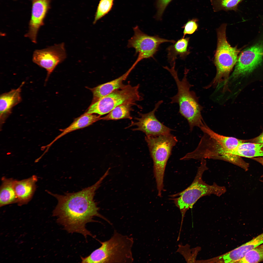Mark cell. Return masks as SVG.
Segmentation results:
<instances>
[{
  "mask_svg": "<svg viewBox=\"0 0 263 263\" xmlns=\"http://www.w3.org/2000/svg\"><path fill=\"white\" fill-rule=\"evenodd\" d=\"M108 175L105 172L94 185L77 192L61 195L47 191L57 200L53 216L57 217V222L65 230L69 233L81 234L85 238L88 235L93 237L85 227L87 223L96 222L93 219L95 216L109 222L99 213V208L94 200L96 191Z\"/></svg>",
  "mask_w": 263,
  "mask_h": 263,
  "instance_id": "cell-1",
  "label": "cell"
},
{
  "mask_svg": "<svg viewBox=\"0 0 263 263\" xmlns=\"http://www.w3.org/2000/svg\"><path fill=\"white\" fill-rule=\"evenodd\" d=\"M175 66L174 63L170 68L163 66L173 77L178 89L177 94L170 98V103L178 104L179 112L187 119L190 131H192L194 127L200 128L205 123L201 114V107L195 93L190 90L192 85L189 84L187 78L189 70L185 68L184 76L181 80L178 77L177 70L175 69Z\"/></svg>",
  "mask_w": 263,
  "mask_h": 263,
  "instance_id": "cell-2",
  "label": "cell"
},
{
  "mask_svg": "<svg viewBox=\"0 0 263 263\" xmlns=\"http://www.w3.org/2000/svg\"><path fill=\"white\" fill-rule=\"evenodd\" d=\"M101 246L85 257H81L84 263H131L133 261L132 237L115 231L110 239L101 242Z\"/></svg>",
  "mask_w": 263,
  "mask_h": 263,
  "instance_id": "cell-3",
  "label": "cell"
},
{
  "mask_svg": "<svg viewBox=\"0 0 263 263\" xmlns=\"http://www.w3.org/2000/svg\"><path fill=\"white\" fill-rule=\"evenodd\" d=\"M207 169L206 161L204 159L202 160L196 176L191 184L182 191L170 196V199L173 201L181 213L180 230L181 229L186 212L192 208L200 198L212 194L220 196L226 191V189L224 186H220L215 183L209 185L203 180V174Z\"/></svg>",
  "mask_w": 263,
  "mask_h": 263,
  "instance_id": "cell-4",
  "label": "cell"
},
{
  "mask_svg": "<svg viewBox=\"0 0 263 263\" xmlns=\"http://www.w3.org/2000/svg\"><path fill=\"white\" fill-rule=\"evenodd\" d=\"M226 26V23H223L217 29V46L214 58L217 71L211 84L215 87L222 85L224 89L227 86L230 73L237 61L240 51L236 47H231L227 41Z\"/></svg>",
  "mask_w": 263,
  "mask_h": 263,
  "instance_id": "cell-5",
  "label": "cell"
},
{
  "mask_svg": "<svg viewBox=\"0 0 263 263\" xmlns=\"http://www.w3.org/2000/svg\"><path fill=\"white\" fill-rule=\"evenodd\" d=\"M145 140L153 162V172L158 196H161L163 190L165 170L172 149L178 142L176 137L170 133L155 136H146Z\"/></svg>",
  "mask_w": 263,
  "mask_h": 263,
  "instance_id": "cell-6",
  "label": "cell"
},
{
  "mask_svg": "<svg viewBox=\"0 0 263 263\" xmlns=\"http://www.w3.org/2000/svg\"><path fill=\"white\" fill-rule=\"evenodd\" d=\"M139 84L132 86L129 84L116 90L92 103L85 114H97L102 115L109 113L120 105L131 103L142 100L139 91Z\"/></svg>",
  "mask_w": 263,
  "mask_h": 263,
  "instance_id": "cell-7",
  "label": "cell"
},
{
  "mask_svg": "<svg viewBox=\"0 0 263 263\" xmlns=\"http://www.w3.org/2000/svg\"><path fill=\"white\" fill-rule=\"evenodd\" d=\"M134 34L130 39L127 47L134 48L138 54L136 60L140 62L144 59L153 58L161 44L166 42L173 43L176 41L160 37L157 35L149 36L141 31L137 26L133 28Z\"/></svg>",
  "mask_w": 263,
  "mask_h": 263,
  "instance_id": "cell-8",
  "label": "cell"
},
{
  "mask_svg": "<svg viewBox=\"0 0 263 263\" xmlns=\"http://www.w3.org/2000/svg\"><path fill=\"white\" fill-rule=\"evenodd\" d=\"M240 54L230 78L234 80L250 74L261 63L263 56V38Z\"/></svg>",
  "mask_w": 263,
  "mask_h": 263,
  "instance_id": "cell-9",
  "label": "cell"
},
{
  "mask_svg": "<svg viewBox=\"0 0 263 263\" xmlns=\"http://www.w3.org/2000/svg\"><path fill=\"white\" fill-rule=\"evenodd\" d=\"M66 54L64 43H62L34 52L32 61L47 72L46 82L56 66L66 58Z\"/></svg>",
  "mask_w": 263,
  "mask_h": 263,
  "instance_id": "cell-10",
  "label": "cell"
},
{
  "mask_svg": "<svg viewBox=\"0 0 263 263\" xmlns=\"http://www.w3.org/2000/svg\"><path fill=\"white\" fill-rule=\"evenodd\" d=\"M163 102L160 100L155 104L154 108L151 111L146 113H139L140 117H136L137 121H132L127 128L132 126H136L133 131H139L144 133L146 136H155L170 133L172 130L160 122L157 118L155 113L160 104Z\"/></svg>",
  "mask_w": 263,
  "mask_h": 263,
  "instance_id": "cell-11",
  "label": "cell"
},
{
  "mask_svg": "<svg viewBox=\"0 0 263 263\" xmlns=\"http://www.w3.org/2000/svg\"><path fill=\"white\" fill-rule=\"evenodd\" d=\"M49 0H35L33 2L28 30L25 35L33 43H37L38 32L44 24L49 7Z\"/></svg>",
  "mask_w": 263,
  "mask_h": 263,
  "instance_id": "cell-12",
  "label": "cell"
},
{
  "mask_svg": "<svg viewBox=\"0 0 263 263\" xmlns=\"http://www.w3.org/2000/svg\"><path fill=\"white\" fill-rule=\"evenodd\" d=\"M25 83L22 82L17 88L3 93L0 96V123H4L12 113L13 108L22 101L21 92Z\"/></svg>",
  "mask_w": 263,
  "mask_h": 263,
  "instance_id": "cell-13",
  "label": "cell"
},
{
  "mask_svg": "<svg viewBox=\"0 0 263 263\" xmlns=\"http://www.w3.org/2000/svg\"><path fill=\"white\" fill-rule=\"evenodd\" d=\"M37 180V176L35 175L20 180H15L14 188L18 205L27 204L31 200L36 189Z\"/></svg>",
  "mask_w": 263,
  "mask_h": 263,
  "instance_id": "cell-14",
  "label": "cell"
},
{
  "mask_svg": "<svg viewBox=\"0 0 263 263\" xmlns=\"http://www.w3.org/2000/svg\"><path fill=\"white\" fill-rule=\"evenodd\" d=\"M135 66L133 64L125 73L118 78L95 87L90 88V90L92 93L93 95L91 104L115 90L123 87L125 85L123 84V82L126 79Z\"/></svg>",
  "mask_w": 263,
  "mask_h": 263,
  "instance_id": "cell-15",
  "label": "cell"
},
{
  "mask_svg": "<svg viewBox=\"0 0 263 263\" xmlns=\"http://www.w3.org/2000/svg\"><path fill=\"white\" fill-rule=\"evenodd\" d=\"M101 120H102V117H101L100 115L84 113L75 119L67 127L63 129H60L61 133L56 137L48 146H50L56 141L67 134L87 127Z\"/></svg>",
  "mask_w": 263,
  "mask_h": 263,
  "instance_id": "cell-16",
  "label": "cell"
},
{
  "mask_svg": "<svg viewBox=\"0 0 263 263\" xmlns=\"http://www.w3.org/2000/svg\"><path fill=\"white\" fill-rule=\"evenodd\" d=\"M263 244V233L241 246L228 252L227 256L232 263H237L250 250Z\"/></svg>",
  "mask_w": 263,
  "mask_h": 263,
  "instance_id": "cell-17",
  "label": "cell"
},
{
  "mask_svg": "<svg viewBox=\"0 0 263 263\" xmlns=\"http://www.w3.org/2000/svg\"><path fill=\"white\" fill-rule=\"evenodd\" d=\"M15 180L12 178H2L0 188V207L17 203V197L14 188Z\"/></svg>",
  "mask_w": 263,
  "mask_h": 263,
  "instance_id": "cell-18",
  "label": "cell"
},
{
  "mask_svg": "<svg viewBox=\"0 0 263 263\" xmlns=\"http://www.w3.org/2000/svg\"><path fill=\"white\" fill-rule=\"evenodd\" d=\"M263 144L244 142L239 144L231 153L240 157L253 158L263 157Z\"/></svg>",
  "mask_w": 263,
  "mask_h": 263,
  "instance_id": "cell-19",
  "label": "cell"
},
{
  "mask_svg": "<svg viewBox=\"0 0 263 263\" xmlns=\"http://www.w3.org/2000/svg\"><path fill=\"white\" fill-rule=\"evenodd\" d=\"M189 39V37L182 38L168 47V60L171 66L175 62L177 56L183 59L189 54L188 48Z\"/></svg>",
  "mask_w": 263,
  "mask_h": 263,
  "instance_id": "cell-20",
  "label": "cell"
},
{
  "mask_svg": "<svg viewBox=\"0 0 263 263\" xmlns=\"http://www.w3.org/2000/svg\"><path fill=\"white\" fill-rule=\"evenodd\" d=\"M200 128L204 133L217 140L231 150H233L240 144L245 142L244 140L219 134L210 129L205 123Z\"/></svg>",
  "mask_w": 263,
  "mask_h": 263,
  "instance_id": "cell-21",
  "label": "cell"
},
{
  "mask_svg": "<svg viewBox=\"0 0 263 263\" xmlns=\"http://www.w3.org/2000/svg\"><path fill=\"white\" fill-rule=\"evenodd\" d=\"M135 105L131 103L122 104L115 108L105 116L102 117L105 120H117L132 119L131 112L133 110L132 107Z\"/></svg>",
  "mask_w": 263,
  "mask_h": 263,
  "instance_id": "cell-22",
  "label": "cell"
},
{
  "mask_svg": "<svg viewBox=\"0 0 263 263\" xmlns=\"http://www.w3.org/2000/svg\"><path fill=\"white\" fill-rule=\"evenodd\" d=\"M244 0H210L214 12L238 10L239 4Z\"/></svg>",
  "mask_w": 263,
  "mask_h": 263,
  "instance_id": "cell-23",
  "label": "cell"
},
{
  "mask_svg": "<svg viewBox=\"0 0 263 263\" xmlns=\"http://www.w3.org/2000/svg\"><path fill=\"white\" fill-rule=\"evenodd\" d=\"M263 260V244L247 252L237 263H258Z\"/></svg>",
  "mask_w": 263,
  "mask_h": 263,
  "instance_id": "cell-24",
  "label": "cell"
},
{
  "mask_svg": "<svg viewBox=\"0 0 263 263\" xmlns=\"http://www.w3.org/2000/svg\"><path fill=\"white\" fill-rule=\"evenodd\" d=\"M114 0H101L99 2L95 13L93 23L95 24L99 19L107 14L111 10Z\"/></svg>",
  "mask_w": 263,
  "mask_h": 263,
  "instance_id": "cell-25",
  "label": "cell"
},
{
  "mask_svg": "<svg viewBox=\"0 0 263 263\" xmlns=\"http://www.w3.org/2000/svg\"><path fill=\"white\" fill-rule=\"evenodd\" d=\"M198 19L197 18L189 20L182 27L184 29L183 38H184L187 34H191L194 33L197 29Z\"/></svg>",
  "mask_w": 263,
  "mask_h": 263,
  "instance_id": "cell-26",
  "label": "cell"
},
{
  "mask_svg": "<svg viewBox=\"0 0 263 263\" xmlns=\"http://www.w3.org/2000/svg\"><path fill=\"white\" fill-rule=\"evenodd\" d=\"M172 0H157V17L160 19L166 8Z\"/></svg>",
  "mask_w": 263,
  "mask_h": 263,
  "instance_id": "cell-27",
  "label": "cell"
},
{
  "mask_svg": "<svg viewBox=\"0 0 263 263\" xmlns=\"http://www.w3.org/2000/svg\"><path fill=\"white\" fill-rule=\"evenodd\" d=\"M245 142H251L263 144V131L258 136L254 138L248 140H245Z\"/></svg>",
  "mask_w": 263,
  "mask_h": 263,
  "instance_id": "cell-28",
  "label": "cell"
},
{
  "mask_svg": "<svg viewBox=\"0 0 263 263\" xmlns=\"http://www.w3.org/2000/svg\"><path fill=\"white\" fill-rule=\"evenodd\" d=\"M252 159L259 163L263 166V157L257 158L254 157L252 158ZM261 177H263V174L262 176ZM261 181L263 182V180H261Z\"/></svg>",
  "mask_w": 263,
  "mask_h": 263,
  "instance_id": "cell-29",
  "label": "cell"
}]
</instances>
